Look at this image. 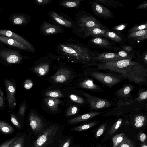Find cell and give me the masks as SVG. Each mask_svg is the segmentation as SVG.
Returning <instances> with one entry per match:
<instances>
[{"label":"cell","mask_w":147,"mask_h":147,"mask_svg":"<svg viewBox=\"0 0 147 147\" xmlns=\"http://www.w3.org/2000/svg\"><path fill=\"white\" fill-rule=\"evenodd\" d=\"M79 110L77 107L75 105L71 106L67 109L66 113L67 116H71L77 113Z\"/></svg>","instance_id":"cell-40"},{"label":"cell","mask_w":147,"mask_h":147,"mask_svg":"<svg viewBox=\"0 0 147 147\" xmlns=\"http://www.w3.org/2000/svg\"><path fill=\"white\" fill-rule=\"evenodd\" d=\"M105 129V124L102 125L97 131L95 135L96 138L101 136L104 133Z\"/></svg>","instance_id":"cell-44"},{"label":"cell","mask_w":147,"mask_h":147,"mask_svg":"<svg viewBox=\"0 0 147 147\" xmlns=\"http://www.w3.org/2000/svg\"><path fill=\"white\" fill-rule=\"evenodd\" d=\"M81 1V0H64L61 3L60 5L66 7H77Z\"/></svg>","instance_id":"cell-27"},{"label":"cell","mask_w":147,"mask_h":147,"mask_svg":"<svg viewBox=\"0 0 147 147\" xmlns=\"http://www.w3.org/2000/svg\"><path fill=\"white\" fill-rule=\"evenodd\" d=\"M109 30L96 27L90 28L85 31V36L86 37L92 36L94 38H106L105 33Z\"/></svg>","instance_id":"cell-16"},{"label":"cell","mask_w":147,"mask_h":147,"mask_svg":"<svg viewBox=\"0 0 147 147\" xmlns=\"http://www.w3.org/2000/svg\"><path fill=\"white\" fill-rule=\"evenodd\" d=\"M0 56L9 63H16L20 62L22 58L18 51L4 49L0 51Z\"/></svg>","instance_id":"cell-8"},{"label":"cell","mask_w":147,"mask_h":147,"mask_svg":"<svg viewBox=\"0 0 147 147\" xmlns=\"http://www.w3.org/2000/svg\"><path fill=\"white\" fill-rule=\"evenodd\" d=\"M122 50L129 53L133 49V48L131 46L125 45L122 47Z\"/></svg>","instance_id":"cell-48"},{"label":"cell","mask_w":147,"mask_h":147,"mask_svg":"<svg viewBox=\"0 0 147 147\" xmlns=\"http://www.w3.org/2000/svg\"><path fill=\"white\" fill-rule=\"evenodd\" d=\"M14 131L13 128L10 125L4 121H0V131L5 134H9Z\"/></svg>","instance_id":"cell-29"},{"label":"cell","mask_w":147,"mask_h":147,"mask_svg":"<svg viewBox=\"0 0 147 147\" xmlns=\"http://www.w3.org/2000/svg\"><path fill=\"white\" fill-rule=\"evenodd\" d=\"M98 122L95 121L89 122L86 124L77 127L72 129L73 131H81L91 128L95 125Z\"/></svg>","instance_id":"cell-28"},{"label":"cell","mask_w":147,"mask_h":147,"mask_svg":"<svg viewBox=\"0 0 147 147\" xmlns=\"http://www.w3.org/2000/svg\"><path fill=\"white\" fill-rule=\"evenodd\" d=\"M71 138H68L65 142L62 147H69L71 141Z\"/></svg>","instance_id":"cell-52"},{"label":"cell","mask_w":147,"mask_h":147,"mask_svg":"<svg viewBox=\"0 0 147 147\" xmlns=\"http://www.w3.org/2000/svg\"><path fill=\"white\" fill-rule=\"evenodd\" d=\"M122 119H119L110 128L108 132L109 135L113 134L120 127L122 123Z\"/></svg>","instance_id":"cell-35"},{"label":"cell","mask_w":147,"mask_h":147,"mask_svg":"<svg viewBox=\"0 0 147 147\" xmlns=\"http://www.w3.org/2000/svg\"><path fill=\"white\" fill-rule=\"evenodd\" d=\"M102 112H93L86 113L73 118L68 120V123L71 124L76 123L90 119L94 117L100 115Z\"/></svg>","instance_id":"cell-18"},{"label":"cell","mask_w":147,"mask_h":147,"mask_svg":"<svg viewBox=\"0 0 147 147\" xmlns=\"http://www.w3.org/2000/svg\"><path fill=\"white\" fill-rule=\"evenodd\" d=\"M117 147H135V145L131 140L125 136L122 141Z\"/></svg>","instance_id":"cell-33"},{"label":"cell","mask_w":147,"mask_h":147,"mask_svg":"<svg viewBox=\"0 0 147 147\" xmlns=\"http://www.w3.org/2000/svg\"><path fill=\"white\" fill-rule=\"evenodd\" d=\"M25 106L24 104H23L20 108L19 113L21 115H23L25 111Z\"/></svg>","instance_id":"cell-51"},{"label":"cell","mask_w":147,"mask_h":147,"mask_svg":"<svg viewBox=\"0 0 147 147\" xmlns=\"http://www.w3.org/2000/svg\"><path fill=\"white\" fill-rule=\"evenodd\" d=\"M58 48L62 55L70 60L93 65L95 64L98 53L87 47L74 43H64L59 44Z\"/></svg>","instance_id":"cell-2"},{"label":"cell","mask_w":147,"mask_h":147,"mask_svg":"<svg viewBox=\"0 0 147 147\" xmlns=\"http://www.w3.org/2000/svg\"><path fill=\"white\" fill-rule=\"evenodd\" d=\"M69 98L70 99L74 102L80 104H82L84 102V99L78 95L71 94L69 95Z\"/></svg>","instance_id":"cell-39"},{"label":"cell","mask_w":147,"mask_h":147,"mask_svg":"<svg viewBox=\"0 0 147 147\" xmlns=\"http://www.w3.org/2000/svg\"><path fill=\"white\" fill-rule=\"evenodd\" d=\"M142 59L144 62L146 64L147 63V53L146 52L143 54Z\"/></svg>","instance_id":"cell-53"},{"label":"cell","mask_w":147,"mask_h":147,"mask_svg":"<svg viewBox=\"0 0 147 147\" xmlns=\"http://www.w3.org/2000/svg\"><path fill=\"white\" fill-rule=\"evenodd\" d=\"M105 35L106 38L119 43H121L124 40L119 34L110 31L109 30L106 32Z\"/></svg>","instance_id":"cell-26"},{"label":"cell","mask_w":147,"mask_h":147,"mask_svg":"<svg viewBox=\"0 0 147 147\" xmlns=\"http://www.w3.org/2000/svg\"><path fill=\"white\" fill-rule=\"evenodd\" d=\"M90 75L104 84L111 87L120 82V79L110 74L93 71L90 72Z\"/></svg>","instance_id":"cell-3"},{"label":"cell","mask_w":147,"mask_h":147,"mask_svg":"<svg viewBox=\"0 0 147 147\" xmlns=\"http://www.w3.org/2000/svg\"><path fill=\"white\" fill-rule=\"evenodd\" d=\"M147 29V23L136 25L128 31V33H131L139 30Z\"/></svg>","instance_id":"cell-37"},{"label":"cell","mask_w":147,"mask_h":147,"mask_svg":"<svg viewBox=\"0 0 147 147\" xmlns=\"http://www.w3.org/2000/svg\"><path fill=\"white\" fill-rule=\"evenodd\" d=\"M0 41L12 46L22 49L28 50V48L24 45L8 37L0 36Z\"/></svg>","instance_id":"cell-21"},{"label":"cell","mask_w":147,"mask_h":147,"mask_svg":"<svg viewBox=\"0 0 147 147\" xmlns=\"http://www.w3.org/2000/svg\"><path fill=\"white\" fill-rule=\"evenodd\" d=\"M125 136L124 133H121L117 134L113 137L112 138L113 147H117L122 141Z\"/></svg>","instance_id":"cell-30"},{"label":"cell","mask_w":147,"mask_h":147,"mask_svg":"<svg viewBox=\"0 0 147 147\" xmlns=\"http://www.w3.org/2000/svg\"><path fill=\"white\" fill-rule=\"evenodd\" d=\"M127 25V23H122L114 27L113 29L115 31H121L124 29Z\"/></svg>","instance_id":"cell-43"},{"label":"cell","mask_w":147,"mask_h":147,"mask_svg":"<svg viewBox=\"0 0 147 147\" xmlns=\"http://www.w3.org/2000/svg\"><path fill=\"white\" fill-rule=\"evenodd\" d=\"M147 7V2L146 1H145L144 2L140 4L136 8V9H146Z\"/></svg>","instance_id":"cell-49"},{"label":"cell","mask_w":147,"mask_h":147,"mask_svg":"<svg viewBox=\"0 0 147 147\" xmlns=\"http://www.w3.org/2000/svg\"><path fill=\"white\" fill-rule=\"evenodd\" d=\"M41 32L45 35L56 34L61 32L62 30L59 26L50 23L44 22L41 27Z\"/></svg>","instance_id":"cell-14"},{"label":"cell","mask_w":147,"mask_h":147,"mask_svg":"<svg viewBox=\"0 0 147 147\" xmlns=\"http://www.w3.org/2000/svg\"><path fill=\"white\" fill-rule=\"evenodd\" d=\"M79 86L93 91L98 92L101 90L100 87L94 83L93 81L90 78H87L81 81L79 84Z\"/></svg>","instance_id":"cell-17"},{"label":"cell","mask_w":147,"mask_h":147,"mask_svg":"<svg viewBox=\"0 0 147 147\" xmlns=\"http://www.w3.org/2000/svg\"><path fill=\"white\" fill-rule=\"evenodd\" d=\"M44 100L46 105L52 111H56L59 105L61 102L59 99L50 97L45 98Z\"/></svg>","instance_id":"cell-22"},{"label":"cell","mask_w":147,"mask_h":147,"mask_svg":"<svg viewBox=\"0 0 147 147\" xmlns=\"http://www.w3.org/2000/svg\"><path fill=\"white\" fill-rule=\"evenodd\" d=\"M16 137L6 141L0 146V147H9L12 143L17 138Z\"/></svg>","instance_id":"cell-42"},{"label":"cell","mask_w":147,"mask_h":147,"mask_svg":"<svg viewBox=\"0 0 147 147\" xmlns=\"http://www.w3.org/2000/svg\"><path fill=\"white\" fill-rule=\"evenodd\" d=\"M123 59L120 57L117 53L103 52L97 53L95 61H98L99 63H104L108 62L117 61Z\"/></svg>","instance_id":"cell-10"},{"label":"cell","mask_w":147,"mask_h":147,"mask_svg":"<svg viewBox=\"0 0 147 147\" xmlns=\"http://www.w3.org/2000/svg\"><path fill=\"white\" fill-rule=\"evenodd\" d=\"M11 120L13 124L17 128L19 129L21 128V125L20 123L18 121L15 116L11 115Z\"/></svg>","instance_id":"cell-45"},{"label":"cell","mask_w":147,"mask_h":147,"mask_svg":"<svg viewBox=\"0 0 147 147\" xmlns=\"http://www.w3.org/2000/svg\"><path fill=\"white\" fill-rule=\"evenodd\" d=\"M90 3L93 13L98 17L104 19L113 17L112 12L107 7L95 0L90 1Z\"/></svg>","instance_id":"cell-6"},{"label":"cell","mask_w":147,"mask_h":147,"mask_svg":"<svg viewBox=\"0 0 147 147\" xmlns=\"http://www.w3.org/2000/svg\"><path fill=\"white\" fill-rule=\"evenodd\" d=\"M146 138V136L145 133L141 132L139 134V138L141 142H144Z\"/></svg>","instance_id":"cell-50"},{"label":"cell","mask_w":147,"mask_h":147,"mask_svg":"<svg viewBox=\"0 0 147 147\" xmlns=\"http://www.w3.org/2000/svg\"><path fill=\"white\" fill-rule=\"evenodd\" d=\"M140 147H147V146L146 144L144 143L141 144Z\"/></svg>","instance_id":"cell-54"},{"label":"cell","mask_w":147,"mask_h":147,"mask_svg":"<svg viewBox=\"0 0 147 147\" xmlns=\"http://www.w3.org/2000/svg\"><path fill=\"white\" fill-rule=\"evenodd\" d=\"M45 95L49 97L52 98H62L64 96L62 93L58 90L47 91L45 92Z\"/></svg>","instance_id":"cell-31"},{"label":"cell","mask_w":147,"mask_h":147,"mask_svg":"<svg viewBox=\"0 0 147 147\" xmlns=\"http://www.w3.org/2000/svg\"><path fill=\"white\" fill-rule=\"evenodd\" d=\"M72 77L71 72L69 70L62 68L59 69L52 77L53 81L57 83H63Z\"/></svg>","instance_id":"cell-11"},{"label":"cell","mask_w":147,"mask_h":147,"mask_svg":"<svg viewBox=\"0 0 147 147\" xmlns=\"http://www.w3.org/2000/svg\"><path fill=\"white\" fill-rule=\"evenodd\" d=\"M132 87L133 86L131 85H126L118 90L116 92V94L121 98H129L130 92L133 88Z\"/></svg>","instance_id":"cell-24"},{"label":"cell","mask_w":147,"mask_h":147,"mask_svg":"<svg viewBox=\"0 0 147 147\" xmlns=\"http://www.w3.org/2000/svg\"><path fill=\"white\" fill-rule=\"evenodd\" d=\"M94 46L109 50H117L119 48L113 45L107 40L104 38H94L90 40Z\"/></svg>","instance_id":"cell-12"},{"label":"cell","mask_w":147,"mask_h":147,"mask_svg":"<svg viewBox=\"0 0 147 147\" xmlns=\"http://www.w3.org/2000/svg\"><path fill=\"white\" fill-rule=\"evenodd\" d=\"M49 14L53 19L59 24L67 27L71 28L72 27L73 24L71 22L59 16L55 11H51Z\"/></svg>","instance_id":"cell-19"},{"label":"cell","mask_w":147,"mask_h":147,"mask_svg":"<svg viewBox=\"0 0 147 147\" xmlns=\"http://www.w3.org/2000/svg\"><path fill=\"white\" fill-rule=\"evenodd\" d=\"M5 85L8 101L9 106L12 107L15 105V89L13 84L9 81H6Z\"/></svg>","instance_id":"cell-15"},{"label":"cell","mask_w":147,"mask_h":147,"mask_svg":"<svg viewBox=\"0 0 147 147\" xmlns=\"http://www.w3.org/2000/svg\"><path fill=\"white\" fill-rule=\"evenodd\" d=\"M96 2L104 4L106 6L111 8H118L123 7L122 3L113 0H96Z\"/></svg>","instance_id":"cell-23"},{"label":"cell","mask_w":147,"mask_h":147,"mask_svg":"<svg viewBox=\"0 0 147 147\" xmlns=\"http://www.w3.org/2000/svg\"><path fill=\"white\" fill-rule=\"evenodd\" d=\"M145 117L143 115H138L134 119V125L137 128H140L142 127L144 125Z\"/></svg>","instance_id":"cell-36"},{"label":"cell","mask_w":147,"mask_h":147,"mask_svg":"<svg viewBox=\"0 0 147 147\" xmlns=\"http://www.w3.org/2000/svg\"><path fill=\"white\" fill-rule=\"evenodd\" d=\"M128 39L134 41H140L147 38V29L129 33Z\"/></svg>","instance_id":"cell-20"},{"label":"cell","mask_w":147,"mask_h":147,"mask_svg":"<svg viewBox=\"0 0 147 147\" xmlns=\"http://www.w3.org/2000/svg\"><path fill=\"white\" fill-rule=\"evenodd\" d=\"M0 36L8 37L19 42L25 45L30 51H35L34 47L28 41L18 34L11 31L6 30H0Z\"/></svg>","instance_id":"cell-9"},{"label":"cell","mask_w":147,"mask_h":147,"mask_svg":"<svg viewBox=\"0 0 147 147\" xmlns=\"http://www.w3.org/2000/svg\"><path fill=\"white\" fill-rule=\"evenodd\" d=\"M147 98V91H143L140 94L138 97L135 99V100L140 101L145 100Z\"/></svg>","instance_id":"cell-41"},{"label":"cell","mask_w":147,"mask_h":147,"mask_svg":"<svg viewBox=\"0 0 147 147\" xmlns=\"http://www.w3.org/2000/svg\"><path fill=\"white\" fill-rule=\"evenodd\" d=\"M53 1L52 0H37L35 1V2L38 5L44 6L48 4Z\"/></svg>","instance_id":"cell-46"},{"label":"cell","mask_w":147,"mask_h":147,"mask_svg":"<svg viewBox=\"0 0 147 147\" xmlns=\"http://www.w3.org/2000/svg\"><path fill=\"white\" fill-rule=\"evenodd\" d=\"M98 69L109 70L120 74L124 78L136 84L146 81L147 70L139 63L129 59L95 64Z\"/></svg>","instance_id":"cell-1"},{"label":"cell","mask_w":147,"mask_h":147,"mask_svg":"<svg viewBox=\"0 0 147 147\" xmlns=\"http://www.w3.org/2000/svg\"><path fill=\"white\" fill-rule=\"evenodd\" d=\"M78 21L81 30L85 31L87 29L95 27L103 30L109 29L92 16H83L79 18Z\"/></svg>","instance_id":"cell-4"},{"label":"cell","mask_w":147,"mask_h":147,"mask_svg":"<svg viewBox=\"0 0 147 147\" xmlns=\"http://www.w3.org/2000/svg\"><path fill=\"white\" fill-rule=\"evenodd\" d=\"M25 141L24 136H22L17 137L9 147H23Z\"/></svg>","instance_id":"cell-34"},{"label":"cell","mask_w":147,"mask_h":147,"mask_svg":"<svg viewBox=\"0 0 147 147\" xmlns=\"http://www.w3.org/2000/svg\"><path fill=\"white\" fill-rule=\"evenodd\" d=\"M93 109H103L110 106L111 104L106 100L91 96L85 92L82 93Z\"/></svg>","instance_id":"cell-7"},{"label":"cell","mask_w":147,"mask_h":147,"mask_svg":"<svg viewBox=\"0 0 147 147\" xmlns=\"http://www.w3.org/2000/svg\"><path fill=\"white\" fill-rule=\"evenodd\" d=\"M29 120L30 127L33 132H38L43 128V123L42 120L34 113H30Z\"/></svg>","instance_id":"cell-13"},{"label":"cell","mask_w":147,"mask_h":147,"mask_svg":"<svg viewBox=\"0 0 147 147\" xmlns=\"http://www.w3.org/2000/svg\"><path fill=\"white\" fill-rule=\"evenodd\" d=\"M49 68V64L47 63H43L36 66L34 69V71L39 75L42 76L48 73Z\"/></svg>","instance_id":"cell-25"},{"label":"cell","mask_w":147,"mask_h":147,"mask_svg":"<svg viewBox=\"0 0 147 147\" xmlns=\"http://www.w3.org/2000/svg\"><path fill=\"white\" fill-rule=\"evenodd\" d=\"M24 85L25 89H29L32 87L33 83L31 80L28 79L25 81Z\"/></svg>","instance_id":"cell-47"},{"label":"cell","mask_w":147,"mask_h":147,"mask_svg":"<svg viewBox=\"0 0 147 147\" xmlns=\"http://www.w3.org/2000/svg\"><path fill=\"white\" fill-rule=\"evenodd\" d=\"M119 56L123 59H129L131 60L133 58V55L130 54L123 50L119 51L117 53Z\"/></svg>","instance_id":"cell-38"},{"label":"cell","mask_w":147,"mask_h":147,"mask_svg":"<svg viewBox=\"0 0 147 147\" xmlns=\"http://www.w3.org/2000/svg\"><path fill=\"white\" fill-rule=\"evenodd\" d=\"M12 20L14 24L18 25H22L27 22L26 18L22 15L14 16L13 17Z\"/></svg>","instance_id":"cell-32"},{"label":"cell","mask_w":147,"mask_h":147,"mask_svg":"<svg viewBox=\"0 0 147 147\" xmlns=\"http://www.w3.org/2000/svg\"><path fill=\"white\" fill-rule=\"evenodd\" d=\"M58 129L56 125L48 128L45 132L40 136L34 142L32 147H44L48 142L55 135Z\"/></svg>","instance_id":"cell-5"}]
</instances>
